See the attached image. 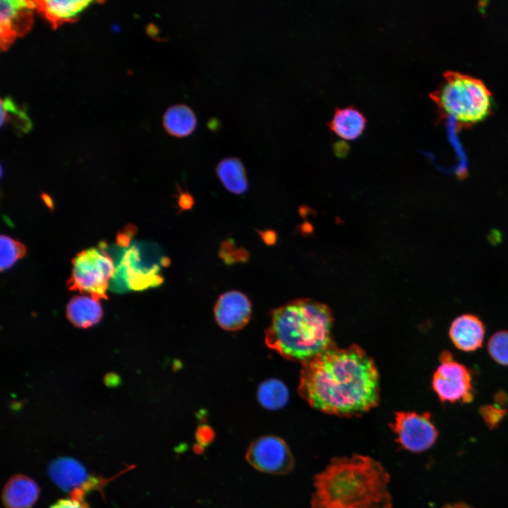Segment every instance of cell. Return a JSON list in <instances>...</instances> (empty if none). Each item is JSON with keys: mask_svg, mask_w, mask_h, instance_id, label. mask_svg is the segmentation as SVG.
I'll use <instances>...</instances> for the list:
<instances>
[{"mask_svg": "<svg viewBox=\"0 0 508 508\" xmlns=\"http://www.w3.org/2000/svg\"><path fill=\"white\" fill-rule=\"evenodd\" d=\"M299 394L314 409L351 416L376 406L380 379L373 359L357 345H334L303 363Z\"/></svg>", "mask_w": 508, "mask_h": 508, "instance_id": "obj_1", "label": "cell"}, {"mask_svg": "<svg viewBox=\"0 0 508 508\" xmlns=\"http://www.w3.org/2000/svg\"><path fill=\"white\" fill-rule=\"evenodd\" d=\"M390 476L368 456L334 457L315 476L312 508H392Z\"/></svg>", "mask_w": 508, "mask_h": 508, "instance_id": "obj_2", "label": "cell"}, {"mask_svg": "<svg viewBox=\"0 0 508 508\" xmlns=\"http://www.w3.org/2000/svg\"><path fill=\"white\" fill-rule=\"evenodd\" d=\"M333 318L328 307L299 299L274 310L265 343L286 359L306 363L333 346Z\"/></svg>", "mask_w": 508, "mask_h": 508, "instance_id": "obj_3", "label": "cell"}, {"mask_svg": "<svg viewBox=\"0 0 508 508\" xmlns=\"http://www.w3.org/2000/svg\"><path fill=\"white\" fill-rule=\"evenodd\" d=\"M99 246L110 255L115 266L109 283L110 291L123 294L130 290L157 287L162 284L163 277L159 272L162 267L170 265V259L158 244L132 241L127 246L116 243L110 246L100 243Z\"/></svg>", "mask_w": 508, "mask_h": 508, "instance_id": "obj_4", "label": "cell"}, {"mask_svg": "<svg viewBox=\"0 0 508 508\" xmlns=\"http://www.w3.org/2000/svg\"><path fill=\"white\" fill-rule=\"evenodd\" d=\"M429 96L442 114L452 116L461 126L478 123L492 112V95L485 83L458 71L445 72Z\"/></svg>", "mask_w": 508, "mask_h": 508, "instance_id": "obj_5", "label": "cell"}, {"mask_svg": "<svg viewBox=\"0 0 508 508\" xmlns=\"http://www.w3.org/2000/svg\"><path fill=\"white\" fill-rule=\"evenodd\" d=\"M68 285L71 290L87 293L99 300L107 298V289L115 266L110 255L100 246L80 252L72 260Z\"/></svg>", "mask_w": 508, "mask_h": 508, "instance_id": "obj_6", "label": "cell"}, {"mask_svg": "<svg viewBox=\"0 0 508 508\" xmlns=\"http://www.w3.org/2000/svg\"><path fill=\"white\" fill-rule=\"evenodd\" d=\"M440 365L433 374L432 387L442 402L468 403L473 399L471 376L463 364L452 360L451 353L440 355Z\"/></svg>", "mask_w": 508, "mask_h": 508, "instance_id": "obj_7", "label": "cell"}, {"mask_svg": "<svg viewBox=\"0 0 508 508\" xmlns=\"http://www.w3.org/2000/svg\"><path fill=\"white\" fill-rule=\"evenodd\" d=\"M390 427L399 445L411 452L428 449L437 437V430L428 413L397 412Z\"/></svg>", "mask_w": 508, "mask_h": 508, "instance_id": "obj_8", "label": "cell"}, {"mask_svg": "<svg viewBox=\"0 0 508 508\" xmlns=\"http://www.w3.org/2000/svg\"><path fill=\"white\" fill-rule=\"evenodd\" d=\"M248 463L257 470L274 475L291 472L294 459L284 440L274 435H265L253 441L247 452Z\"/></svg>", "mask_w": 508, "mask_h": 508, "instance_id": "obj_9", "label": "cell"}, {"mask_svg": "<svg viewBox=\"0 0 508 508\" xmlns=\"http://www.w3.org/2000/svg\"><path fill=\"white\" fill-rule=\"evenodd\" d=\"M47 472L61 489L70 493L80 490L87 493L92 490H101L108 480L90 475L81 463L71 457H59L48 466Z\"/></svg>", "mask_w": 508, "mask_h": 508, "instance_id": "obj_10", "label": "cell"}, {"mask_svg": "<svg viewBox=\"0 0 508 508\" xmlns=\"http://www.w3.org/2000/svg\"><path fill=\"white\" fill-rule=\"evenodd\" d=\"M251 303L238 291L222 294L217 301L214 313L217 324L224 329L236 331L244 327L251 316Z\"/></svg>", "mask_w": 508, "mask_h": 508, "instance_id": "obj_11", "label": "cell"}, {"mask_svg": "<svg viewBox=\"0 0 508 508\" xmlns=\"http://www.w3.org/2000/svg\"><path fill=\"white\" fill-rule=\"evenodd\" d=\"M0 4V33L1 42L6 43L28 28L32 9L38 5L22 0H1Z\"/></svg>", "mask_w": 508, "mask_h": 508, "instance_id": "obj_12", "label": "cell"}, {"mask_svg": "<svg viewBox=\"0 0 508 508\" xmlns=\"http://www.w3.org/2000/svg\"><path fill=\"white\" fill-rule=\"evenodd\" d=\"M449 334L457 349L464 351H473L483 344L485 326L477 316L464 314L452 321Z\"/></svg>", "mask_w": 508, "mask_h": 508, "instance_id": "obj_13", "label": "cell"}, {"mask_svg": "<svg viewBox=\"0 0 508 508\" xmlns=\"http://www.w3.org/2000/svg\"><path fill=\"white\" fill-rule=\"evenodd\" d=\"M40 494L38 485L25 475H15L6 483L2 502L6 508H30Z\"/></svg>", "mask_w": 508, "mask_h": 508, "instance_id": "obj_14", "label": "cell"}, {"mask_svg": "<svg viewBox=\"0 0 508 508\" xmlns=\"http://www.w3.org/2000/svg\"><path fill=\"white\" fill-rule=\"evenodd\" d=\"M367 119L353 105L337 107L327 126L335 134L346 140H355L365 129Z\"/></svg>", "mask_w": 508, "mask_h": 508, "instance_id": "obj_15", "label": "cell"}, {"mask_svg": "<svg viewBox=\"0 0 508 508\" xmlns=\"http://www.w3.org/2000/svg\"><path fill=\"white\" fill-rule=\"evenodd\" d=\"M67 316L75 326L85 328L100 320L102 309L99 300L92 296H76L67 306Z\"/></svg>", "mask_w": 508, "mask_h": 508, "instance_id": "obj_16", "label": "cell"}, {"mask_svg": "<svg viewBox=\"0 0 508 508\" xmlns=\"http://www.w3.org/2000/svg\"><path fill=\"white\" fill-rule=\"evenodd\" d=\"M163 126L169 134L176 137H185L195 129L197 117L188 105L176 104L165 111Z\"/></svg>", "mask_w": 508, "mask_h": 508, "instance_id": "obj_17", "label": "cell"}, {"mask_svg": "<svg viewBox=\"0 0 508 508\" xmlns=\"http://www.w3.org/2000/svg\"><path fill=\"white\" fill-rule=\"evenodd\" d=\"M216 172L224 187L235 194L248 190L246 170L242 162L236 157H229L219 162Z\"/></svg>", "mask_w": 508, "mask_h": 508, "instance_id": "obj_18", "label": "cell"}, {"mask_svg": "<svg viewBox=\"0 0 508 508\" xmlns=\"http://www.w3.org/2000/svg\"><path fill=\"white\" fill-rule=\"evenodd\" d=\"M46 17L54 23L73 20L93 1L86 0H46L37 1Z\"/></svg>", "mask_w": 508, "mask_h": 508, "instance_id": "obj_19", "label": "cell"}, {"mask_svg": "<svg viewBox=\"0 0 508 508\" xmlns=\"http://www.w3.org/2000/svg\"><path fill=\"white\" fill-rule=\"evenodd\" d=\"M259 403L269 410H278L287 404L289 393L286 386L279 380L271 378L261 382L258 388Z\"/></svg>", "mask_w": 508, "mask_h": 508, "instance_id": "obj_20", "label": "cell"}, {"mask_svg": "<svg viewBox=\"0 0 508 508\" xmlns=\"http://www.w3.org/2000/svg\"><path fill=\"white\" fill-rule=\"evenodd\" d=\"M0 267L4 271L11 267L26 253L25 246L13 238L1 235L0 238Z\"/></svg>", "mask_w": 508, "mask_h": 508, "instance_id": "obj_21", "label": "cell"}, {"mask_svg": "<svg viewBox=\"0 0 508 508\" xmlns=\"http://www.w3.org/2000/svg\"><path fill=\"white\" fill-rule=\"evenodd\" d=\"M12 117H13L12 121L23 132H27L31 128L32 123L27 114L18 107L11 98L6 97L1 101V126H3L5 122Z\"/></svg>", "mask_w": 508, "mask_h": 508, "instance_id": "obj_22", "label": "cell"}, {"mask_svg": "<svg viewBox=\"0 0 508 508\" xmlns=\"http://www.w3.org/2000/svg\"><path fill=\"white\" fill-rule=\"evenodd\" d=\"M488 350L495 362L508 365V331L501 330L492 334L488 342Z\"/></svg>", "mask_w": 508, "mask_h": 508, "instance_id": "obj_23", "label": "cell"}, {"mask_svg": "<svg viewBox=\"0 0 508 508\" xmlns=\"http://www.w3.org/2000/svg\"><path fill=\"white\" fill-rule=\"evenodd\" d=\"M219 255L227 264L244 262L248 258V252L243 248L235 249L234 244L231 240L222 245Z\"/></svg>", "mask_w": 508, "mask_h": 508, "instance_id": "obj_24", "label": "cell"}, {"mask_svg": "<svg viewBox=\"0 0 508 508\" xmlns=\"http://www.w3.org/2000/svg\"><path fill=\"white\" fill-rule=\"evenodd\" d=\"M480 413L485 423L493 428L500 423L506 414V410L494 405H485L480 408Z\"/></svg>", "mask_w": 508, "mask_h": 508, "instance_id": "obj_25", "label": "cell"}, {"mask_svg": "<svg viewBox=\"0 0 508 508\" xmlns=\"http://www.w3.org/2000/svg\"><path fill=\"white\" fill-rule=\"evenodd\" d=\"M86 493L75 490L70 493V497L61 499L51 506L50 508H90L85 500Z\"/></svg>", "mask_w": 508, "mask_h": 508, "instance_id": "obj_26", "label": "cell"}, {"mask_svg": "<svg viewBox=\"0 0 508 508\" xmlns=\"http://www.w3.org/2000/svg\"><path fill=\"white\" fill-rule=\"evenodd\" d=\"M333 152L339 158L346 157L350 151L349 145L344 140H337L333 144Z\"/></svg>", "mask_w": 508, "mask_h": 508, "instance_id": "obj_27", "label": "cell"}, {"mask_svg": "<svg viewBox=\"0 0 508 508\" xmlns=\"http://www.w3.org/2000/svg\"><path fill=\"white\" fill-rule=\"evenodd\" d=\"M178 202L181 210H188L193 205V199L188 193L182 192L180 193Z\"/></svg>", "mask_w": 508, "mask_h": 508, "instance_id": "obj_28", "label": "cell"}, {"mask_svg": "<svg viewBox=\"0 0 508 508\" xmlns=\"http://www.w3.org/2000/svg\"><path fill=\"white\" fill-rule=\"evenodd\" d=\"M259 234L265 243L267 245H272L277 241V234L273 231L267 230L265 231H260Z\"/></svg>", "mask_w": 508, "mask_h": 508, "instance_id": "obj_29", "label": "cell"}, {"mask_svg": "<svg viewBox=\"0 0 508 508\" xmlns=\"http://www.w3.org/2000/svg\"><path fill=\"white\" fill-rule=\"evenodd\" d=\"M147 32L150 35H152V37H155V36L157 35V34H158V29L154 25H150L147 27Z\"/></svg>", "mask_w": 508, "mask_h": 508, "instance_id": "obj_30", "label": "cell"}, {"mask_svg": "<svg viewBox=\"0 0 508 508\" xmlns=\"http://www.w3.org/2000/svg\"><path fill=\"white\" fill-rule=\"evenodd\" d=\"M468 176L466 169H460L457 170L456 176L459 179H464Z\"/></svg>", "mask_w": 508, "mask_h": 508, "instance_id": "obj_31", "label": "cell"}, {"mask_svg": "<svg viewBox=\"0 0 508 508\" xmlns=\"http://www.w3.org/2000/svg\"><path fill=\"white\" fill-rule=\"evenodd\" d=\"M497 234L498 233L495 231H492L490 234V241L491 242L496 243V242H497L498 238H500V236H498Z\"/></svg>", "mask_w": 508, "mask_h": 508, "instance_id": "obj_32", "label": "cell"}, {"mask_svg": "<svg viewBox=\"0 0 508 508\" xmlns=\"http://www.w3.org/2000/svg\"><path fill=\"white\" fill-rule=\"evenodd\" d=\"M444 508H469V507L463 504H453V505H447Z\"/></svg>", "mask_w": 508, "mask_h": 508, "instance_id": "obj_33", "label": "cell"}, {"mask_svg": "<svg viewBox=\"0 0 508 508\" xmlns=\"http://www.w3.org/2000/svg\"><path fill=\"white\" fill-rule=\"evenodd\" d=\"M112 30L115 32H118L120 30V27L118 25L113 24L112 25Z\"/></svg>", "mask_w": 508, "mask_h": 508, "instance_id": "obj_34", "label": "cell"}]
</instances>
